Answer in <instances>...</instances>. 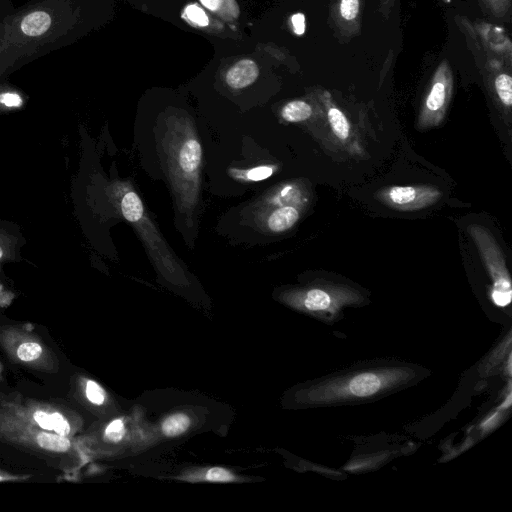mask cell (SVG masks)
<instances>
[{
	"instance_id": "cell-23",
	"label": "cell",
	"mask_w": 512,
	"mask_h": 512,
	"mask_svg": "<svg viewBox=\"0 0 512 512\" xmlns=\"http://www.w3.org/2000/svg\"><path fill=\"white\" fill-rule=\"evenodd\" d=\"M273 173V168L271 166H258L254 167L248 171H246L245 177L251 181H259L264 180L270 177Z\"/></svg>"
},
{
	"instance_id": "cell-13",
	"label": "cell",
	"mask_w": 512,
	"mask_h": 512,
	"mask_svg": "<svg viewBox=\"0 0 512 512\" xmlns=\"http://www.w3.org/2000/svg\"><path fill=\"white\" fill-rule=\"evenodd\" d=\"M51 26V16L43 10H36L26 14L20 23L23 34L36 37L44 34Z\"/></svg>"
},
{
	"instance_id": "cell-15",
	"label": "cell",
	"mask_w": 512,
	"mask_h": 512,
	"mask_svg": "<svg viewBox=\"0 0 512 512\" xmlns=\"http://www.w3.org/2000/svg\"><path fill=\"white\" fill-rule=\"evenodd\" d=\"M202 150L199 142L195 139L187 140L179 153V164L184 172L192 173L199 167Z\"/></svg>"
},
{
	"instance_id": "cell-19",
	"label": "cell",
	"mask_w": 512,
	"mask_h": 512,
	"mask_svg": "<svg viewBox=\"0 0 512 512\" xmlns=\"http://www.w3.org/2000/svg\"><path fill=\"white\" fill-rule=\"evenodd\" d=\"M42 353V348L38 343L26 342L17 349V356L20 360L29 362L37 359Z\"/></svg>"
},
{
	"instance_id": "cell-4",
	"label": "cell",
	"mask_w": 512,
	"mask_h": 512,
	"mask_svg": "<svg viewBox=\"0 0 512 512\" xmlns=\"http://www.w3.org/2000/svg\"><path fill=\"white\" fill-rule=\"evenodd\" d=\"M453 89L454 77L451 65L447 59H444L436 67L424 96L417 122L418 127L431 128L442 122L449 107Z\"/></svg>"
},
{
	"instance_id": "cell-26",
	"label": "cell",
	"mask_w": 512,
	"mask_h": 512,
	"mask_svg": "<svg viewBox=\"0 0 512 512\" xmlns=\"http://www.w3.org/2000/svg\"><path fill=\"white\" fill-rule=\"evenodd\" d=\"M34 420L37 422V424L45 429V430H52V422H51V416L50 414H47L43 411H36L33 415Z\"/></svg>"
},
{
	"instance_id": "cell-22",
	"label": "cell",
	"mask_w": 512,
	"mask_h": 512,
	"mask_svg": "<svg viewBox=\"0 0 512 512\" xmlns=\"http://www.w3.org/2000/svg\"><path fill=\"white\" fill-rule=\"evenodd\" d=\"M205 478L210 482H231L235 480V477L231 472L220 467H214L208 470Z\"/></svg>"
},
{
	"instance_id": "cell-24",
	"label": "cell",
	"mask_w": 512,
	"mask_h": 512,
	"mask_svg": "<svg viewBox=\"0 0 512 512\" xmlns=\"http://www.w3.org/2000/svg\"><path fill=\"white\" fill-rule=\"evenodd\" d=\"M51 422H52V430H54L57 434L67 436L70 432V426L67 420L60 413H52Z\"/></svg>"
},
{
	"instance_id": "cell-14",
	"label": "cell",
	"mask_w": 512,
	"mask_h": 512,
	"mask_svg": "<svg viewBox=\"0 0 512 512\" xmlns=\"http://www.w3.org/2000/svg\"><path fill=\"white\" fill-rule=\"evenodd\" d=\"M313 105L304 99H296L287 102L281 108V117L290 123L303 122L313 115Z\"/></svg>"
},
{
	"instance_id": "cell-7",
	"label": "cell",
	"mask_w": 512,
	"mask_h": 512,
	"mask_svg": "<svg viewBox=\"0 0 512 512\" xmlns=\"http://www.w3.org/2000/svg\"><path fill=\"white\" fill-rule=\"evenodd\" d=\"M364 0H331L328 25L341 44L349 43L362 31Z\"/></svg>"
},
{
	"instance_id": "cell-11",
	"label": "cell",
	"mask_w": 512,
	"mask_h": 512,
	"mask_svg": "<svg viewBox=\"0 0 512 512\" xmlns=\"http://www.w3.org/2000/svg\"><path fill=\"white\" fill-rule=\"evenodd\" d=\"M202 7L216 18L233 23L240 15L239 5L236 0H198Z\"/></svg>"
},
{
	"instance_id": "cell-21",
	"label": "cell",
	"mask_w": 512,
	"mask_h": 512,
	"mask_svg": "<svg viewBox=\"0 0 512 512\" xmlns=\"http://www.w3.org/2000/svg\"><path fill=\"white\" fill-rule=\"evenodd\" d=\"M86 396L90 402L96 405L103 404L105 400L104 390L94 381L87 382Z\"/></svg>"
},
{
	"instance_id": "cell-29",
	"label": "cell",
	"mask_w": 512,
	"mask_h": 512,
	"mask_svg": "<svg viewBox=\"0 0 512 512\" xmlns=\"http://www.w3.org/2000/svg\"><path fill=\"white\" fill-rule=\"evenodd\" d=\"M4 478L0 476V481L3 480Z\"/></svg>"
},
{
	"instance_id": "cell-3",
	"label": "cell",
	"mask_w": 512,
	"mask_h": 512,
	"mask_svg": "<svg viewBox=\"0 0 512 512\" xmlns=\"http://www.w3.org/2000/svg\"><path fill=\"white\" fill-rule=\"evenodd\" d=\"M468 231L492 279L493 301L500 306L508 305L511 301V279L502 250L491 232L484 226L471 224Z\"/></svg>"
},
{
	"instance_id": "cell-16",
	"label": "cell",
	"mask_w": 512,
	"mask_h": 512,
	"mask_svg": "<svg viewBox=\"0 0 512 512\" xmlns=\"http://www.w3.org/2000/svg\"><path fill=\"white\" fill-rule=\"evenodd\" d=\"M481 10L488 16L499 20H509L512 0H477Z\"/></svg>"
},
{
	"instance_id": "cell-18",
	"label": "cell",
	"mask_w": 512,
	"mask_h": 512,
	"mask_svg": "<svg viewBox=\"0 0 512 512\" xmlns=\"http://www.w3.org/2000/svg\"><path fill=\"white\" fill-rule=\"evenodd\" d=\"M190 425V419L185 414H174L162 424V431L168 437H175L184 433Z\"/></svg>"
},
{
	"instance_id": "cell-17",
	"label": "cell",
	"mask_w": 512,
	"mask_h": 512,
	"mask_svg": "<svg viewBox=\"0 0 512 512\" xmlns=\"http://www.w3.org/2000/svg\"><path fill=\"white\" fill-rule=\"evenodd\" d=\"M38 445L46 450L65 452L70 448V441L66 436L42 432L37 435Z\"/></svg>"
},
{
	"instance_id": "cell-12",
	"label": "cell",
	"mask_w": 512,
	"mask_h": 512,
	"mask_svg": "<svg viewBox=\"0 0 512 512\" xmlns=\"http://www.w3.org/2000/svg\"><path fill=\"white\" fill-rule=\"evenodd\" d=\"M299 217L300 213L294 206H281L271 212L267 219V226L272 232H283L294 226Z\"/></svg>"
},
{
	"instance_id": "cell-6",
	"label": "cell",
	"mask_w": 512,
	"mask_h": 512,
	"mask_svg": "<svg viewBox=\"0 0 512 512\" xmlns=\"http://www.w3.org/2000/svg\"><path fill=\"white\" fill-rule=\"evenodd\" d=\"M442 192L435 186H390L378 191L376 197L386 206L400 211H414L436 203Z\"/></svg>"
},
{
	"instance_id": "cell-10",
	"label": "cell",
	"mask_w": 512,
	"mask_h": 512,
	"mask_svg": "<svg viewBox=\"0 0 512 512\" xmlns=\"http://www.w3.org/2000/svg\"><path fill=\"white\" fill-rule=\"evenodd\" d=\"M319 99L334 135L341 141H346L351 134V124L345 113L334 103L331 94L323 90Z\"/></svg>"
},
{
	"instance_id": "cell-9",
	"label": "cell",
	"mask_w": 512,
	"mask_h": 512,
	"mask_svg": "<svg viewBox=\"0 0 512 512\" xmlns=\"http://www.w3.org/2000/svg\"><path fill=\"white\" fill-rule=\"evenodd\" d=\"M181 18L190 26L206 33L220 35L225 30L224 24L218 18L196 3L186 5L181 12Z\"/></svg>"
},
{
	"instance_id": "cell-25",
	"label": "cell",
	"mask_w": 512,
	"mask_h": 512,
	"mask_svg": "<svg viewBox=\"0 0 512 512\" xmlns=\"http://www.w3.org/2000/svg\"><path fill=\"white\" fill-rule=\"evenodd\" d=\"M378 12L383 19L388 20L395 8L396 0H376Z\"/></svg>"
},
{
	"instance_id": "cell-28",
	"label": "cell",
	"mask_w": 512,
	"mask_h": 512,
	"mask_svg": "<svg viewBox=\"0 0 512 512\" xmlns=\"http://www.w3.org/2000/svg\"><path fill=\"white\" fill-rule=\"evenodd\" d=\"M2 255H3V250H2V248L0 247V258L2 257Z\"/></svg>"
},
{
	"instance_id": "cell-20",
	"label": "cell",
	"mask_w": 512,
	"mask_h": 512,
	"mask_svg": "<svg viewBox=\"0 0 512 512\" xmlns=\"http://www.w3.org/2000/svg\"><path fill=\"white\" fill-rule=\"evenodd\" d=\"M125 434L123 421L116 419L112 421L105 430V437L112 442H119Z\"/></svg>"
},
{
	"instance_id": "cell-5",
	"label": "cell",
	"mask_w": 512,
	"mask_h": 512,
	"mask_svg": "<svg viewBox=\"0 0 512 512\" xmlns=\"http://www.w3.org/2000/svg\"><path fill=\"white\" fill-rule=\"evenodd\" d=\"M299 300L306 311L331 319L344 307L359 304L363 297L353 288L324 284L306 289L299 295Z\"/></svg>"
},
{
	"instance_id": "cell-27",
	"label": "cell",
	"mask_w": 512,
	"mask_h": 512,
	"mask_svg": "<svg viewBox=\"0 0 512 512\" xmlns=\"http://www.w3.org/2000/svg\"><path fill=\"white\" fill-rule=\"evenodd\" d=\"M0 102L6 106H18L21 103V99L16 94L6 93L0 95Z\"/></svg>"
},
{
	"instance_id": "cell-2",
	"label": "cell",
	"mask_w": 512,
	"mask_h": 512,
	"mask_svg": "<svg viewBox=\"0 0 512 512\" xmlns=\"http://www.w3.org/2000/svg\"><path fill=\"white\" fill-rule=\"evenodd\" d=\"M455 22L475 62L498 59L512 65V44L505 29L460 15L455 16Z\"/></svg>"
},
{
	"instance_id": "cell-1",
	"label": "cell",
	"mask_w": 512,
	"mask_h": 512,
	"mask_svg": "<svg viewBox=\"0 0 512 512\" xmlns=\"http://www.w3.org/2000/svg\"><path fill=\"white\" fill-rule=\"evenodd\" d=\"M423 369L400 361H376L335 372L314 384L310 400L339 406L376 400L415 383Z\"/></svg>"
},
{
	"instance_id": "cell-8",
	"label": "cell",
	"mask_w": 512,
	"mask_h": 512,
	"mask_svg": "<svg viewBox=\"0 0 512 512\" xmlns=\"http://www.w3.org/2000/svg\"><path fill=\"white\" fill-rule=\"evenodd\" d=\"M260 73L257 62L251 58H240L224 72V82L234 90L246 88L253 84Z\"/></svg>"
}]
</instances>
